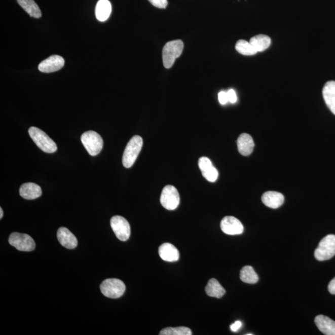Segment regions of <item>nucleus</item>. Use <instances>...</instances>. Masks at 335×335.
<instances>
[{
    "label": "nucleus",
    "instance_id": "f257e3e1",
    "mask_svg": "<svg viewBox=\"0 0 335 335\" xmlns=\"http://www.w3.org/2000/svg\"><path fill=\"white\" fill-rule=\"evenodd\" d=\"M29 134L41 150L48 154L54 153L57 151L56 143L42 130L38 127H30L29 129Z\"/></svg>",
    "mask_w": 335,
    "mask_h": 335
},
{
    "label": "nucleus",
    "instance_id": "f03ea898",
    "mask_svg": "<svg viewBox=\"0 0 335 335\" xmlns=\"http://www.w3.org/2000/svg\"><path fill=\"white\" fill-rule=\"evenodd\" d=\"M142 146L143 139L139 135H135L131 138L124 152L123 164L124 167L129 168L134 164Z\"/></svg>",
    "mask_w": 335,
    "mask_h": 335
},
{
    "label": "nucleus",
    "instance_id": "7ed1b4c3",
    "mask_svg": "<svg viewBox=\"0 0 335 335\" xmlns=\"http://www.w3.org/2000/svg\"><path fill=\"white\" fill-rule=\"evenodd\" d=\"M183 48L184 44L181 40L170 41L165 44L163 49L162 57L163 65L166 68L172 67L177 58L181 55Z\"/></svg>",
    "mask_w": 335,
    "mask_h": 335
},
{
    "label": "nucleus",
    "instance_id": "20e7f679",
    "mask_svg": "<svg viewBox=\"0 0 335 335\" xmlns=\"http://www.w3.org/2000/svg\"><path fill=\"white\" fill-rule=\"evenodd\" d=\"M335 255V235H328L320 241L315 251L314 256L318 261L330 259Z\"/></svg>",
    "mask_w": 335,
    "mask_h": 335
},
{
    "label": "nucleus",
    "instance_id": "39448f33",
    "mask_svg": "<svg viewBox=\"0 0 335 335\" xmlns=\"http://www.w3.org/2000/svg\"><path fill=\"white\" fill-rule=\"evenodd\" d=\"M81 141L86 150L91 156H96L100 153L103 147V140L98 133L90 131L82 134Z\"/></svg>",
    "mask_w": 335,
    "mask_h": 335
},
{
    "label": "nucleus",
    "instance_id": "423d86ee",
    "mask_svg": "<svg viewBox=\"0 0 335 335\" xmlns=\"http://www.w3.org/2000/svg\"><path fill=\"white\" fill-rule=\"evenodd\" d=\"M101 291L108 298L118 299L123 295L126 291L124 282L118 279H107L100 285Z\"/></svg>",
    "mask_w": 335,
    "mask_h": 335
},
{
    "label": "nucleus",
    "instance_id": "0eeeda50",
    "mask_svg": "<svg viewBox=\"0 0 335 335\" xmlns=\"http://www.w3.org/2000/svg\"><path fill=\"white\" fill-rule=\"evenodd\" d=\"M180 202L178 190L173 185H167L163 188L160 197V203L163 207L169 210L176 209Z\"/></svg>",
    "mask_w": 335,
    "mask_h": 335
},
{
    "label": "nucleus",
    "instance_id": "6e6552de",
    "mask_svg": "<svg viewBox=\"0 0 335 335\" xmlns=\"http://www.w3.org/2000/svg\"><path fill=\"white\" fill-rule=\"evenodd\" d=\"M9 243L18 250L22 251H32L35 248V243L32 238L29 235L14 232L10 235Z\"/></svg>",
    "mask_w": 335,
    "mask_h": 335
},
{
    "label": "nucleus",
    "instance_id": "1a4fd4ad",
    "mask_svg": "<svg viewBox=\"0 0 335 335\" xmlns=\"http://www.w3.org/2000/svg\"><path fill=\"white\" fill-rule=\"evenodd\" d=\"M110 226L119 240L126 242L129 239L131 227L125 218L120 215L114 216L110 219Z\"/></svg>",
    "mask_w": 335,
    "mask_h": 335
},
{
    "label": "nucleus",
    "instance_id": "9d476101",
    "mask_svg": "<svg viewBox=\"0 0 335 335\" xmlns=\"http://www.w3.org/2000/svg\"><path fill=\"white\" fill-rule=\"evenodd\" d=\"M220 228L224 233L230 235H240L244 231L242 222L232 216L224 217L221 221Z\"/></svg>",
    "mask_w": 335,
    "mask_h": 335
},
{
    "label": "nucleus",
    "instance_id": "9b49d317",
    "mask_svg": "<svg viewBox=\"0 0 335 335\" xmlns=\"http://www.w3.org/2000/svg\"><path fill=\"white\" fill-rule=\"evenodd\" d=\"M65 60L59 55H54L40 63L39 70L43 73H52L60 70L64 66Z\"/></svg>",
    "mask_w": 335,
    "mask_h": 335
},
{
    "label": "nucleus",
    "instance_id": "f8f14e48",
    "mask_svg": "<svg viewBox=\"0 0 335 335\" xmlns=\"http://www.w3.org/2000/svg\"><path fill=\"white\" fill-rule=\"evenodd\" d=\"M199 168L202 174L209 182H214L217 179L218 173L213 166L210 160L207 157H201L198 161Z\"/></svg>",
    "mask_w": 335,
    "mask_h": 335
},
{
    "label": "nucleus",
    "instance_id": "ddd939ff",
    "mask_svg": "<svg viewBox=\"0 0 335 335\" xmlns=\"http://www.w3.org/2000/svg\"><path fill=\"white\" fill-rule=\"evenodd\" d=\"M57 239L63 246L68 249L76 248L78 240L75 235L65 228H60L57 231Z\"/></svg>",
    "mask_w": 335,
    "mask_h": 335
},
{
    "label": "nucleus",
    "instance_id": "4468645a",
    "mask_svg": "<svg viewBox=\"0 0 335 335\" xmlns=\"http://www.w3.org/2000/svg\"><path fill=\"white\" fill-rule=\"evenodd\" d=\"M159 253L163 260L167 262H176L178 261L179 253L178 249L171 243H163L160 246Z\"/></svg>",
    "mask_w": 335,
    "mask_h": 335
},
{
    "label": "nucleus",
    "instance_id": "2eb2a0df",
    "mask_svg": "<svg viewBox=\"0 0 335 335\" xmlns=\"http://www.w3.org/2000/svg\"><path fill=\"white\" fill-rule=\"evenodd\" d=\"M19 194L22 198L27 200H32L40 198L42 195V190L38 184L33 182H26L21 185L19 189Z\"/></svg>",
    "mask_w": 335,
    "mask_h": 335
},
{
    "label": "nucleus",
    "instance_id": "dca6fc26",
    "mask_svg": "<svg viewBox=\"0 0 335 335\" xmlns=\"http://www.w3.org/2000/svg\"><path fill=\"white\" fill-rule=\"evenodd\" d=\"M263 203L271 209H278L284 203V197L281 193L276 192H268L263 195Z\"/></svg>",
    "mask_w": 335,
    "mask_h": 335
},
{
    "label": "nucleus",
    "instance_id": "f3484780",
    "mask_svg": "<svg viewBox=\"0 0 335 335\" xmlns=\"http://www.w3.org/2000/svg\"><path fill=\"white\" fill-rule=\"evenodd\" d=\"M238 150L243 156H248L253 151L254 143L251 135L243 133L237 140Z\"/></svg>",
    "mask_w": 335,
    "mask_h": 335
},
{
    "label": "nucleus",
    "instance_id": "a211bd4d",
    "mask_svg": "<svg viewBox=\"0 0 335 335\" xmlns=\"http://www.w3.org/2000/svg\"><path fill=\"white\" fill-rule=\"evenodd\" d=\"M315 325L323 334L335 335V322L325 315H318L315 318Z\"/></svg>",
    "mask_w": 335,
    "mask_h": 335
},
{
    "label": "nucleus",
    "instance_id": "6ab92c4d",
    "mask_svg": "<svg viewBox=\"0 0 335 335\" xmlns=\"http://www.w3.org/2000/svg\"><path fill=\"white\" fill-rule=\"evenodd\" d=\"M323 96L326 106L335 115V82L326 83L323 88Z\"/></svg>",
    "mask_w": 335,
    "mask_h": 335
},
{
    "label": "nucleus",
    "instance_id": "aec40b11",
    "mask_svg": "<svg viewBox=\"0 0 335 335\" xmlns=\"http://www.w3.org/2000/svg\"><path fill=\"white\" fill-rule=\"evenodd\" d=\"M111 11V4L109 0H99L95 9L97 19L101 22L106 21L109 18Z\"/></svg>",
    "mask_w": 335,
    "mask_h": 335
},
{
    "label": "nucleus",
    "instance_id": "412c9836",
    "mask_svg": "<svg viewBox=\"0 0 335 335\" xmlns=\"http://www.w3.org/2000/svg\"><path fill=\"white\" fill-rule=\"evenodd\" d=\"M206 292L210 297L220 299L226 293V290L219 282L214 278L210 279L206 287Z\"/></svg>",
    "mask_w": 335,
    "mask_h": 335
},
{
    "label": "nucleus",
    "instance_id": "4be33fe9",
    "mask_svg": "<svg viewBox=\"0 0 335 335\" xmlns=\"http://www.w3.org/2000/svg\"><path fill=\"white\" fill-rule=\"evenodd\" d=\"M250 43L257 52H264L271 45V40L269 36L259 34L251 38Z\"/></svg>",
    "mask_w": 335,
    "mask_h": 335
},
{
    "label": "nucleus",
    "instance_id": "5701e85b",
    "mask_svg": "<svg viewBox=\"0 0 335 335\" xmlns=\"http://www.w3.org/2000/svg\"><path fill=\"white\" fill-rule=\"evenodd\" d=\"M18 4L32 18H40L42 13L34 0H17Z\"/></svg>",
    "mask_w": 335,
    "mask_h": 335
},
{
    "label": "nucleus",
    "instance_id": "b1692460",
    "mask_svg": "<svg viewBox=\"0 0 335 335\" xmlns=\"http://www.w3.org/2000/svg\"><path fill=\"white\" fill-rule=\"evenodd\" d=\"M240 277L241 280L248 284H255L259 280L258 276L250 266H246L242 268Z\"/></svg>",
    "mask_w": 335,
    "mask_h": 335
},
{
    "label": "nucleus",
    "instance_id": "393cba45",
    "mask_svg": "<svg viewBox=\"0 0 335 335\" xmlns=\"http://www.w3.org/2000/svg\"><path fill=\"white\" fill-rule=\"evenodd\" d=\"M235 49L239 53L243 55H253L257 53L256 50L251 43L245 40L237 41L236 45H235Z\"/></svg>",
    "mask_w": 335,
    "mask_h": 335
},
{
    "label": "nucleus",
    "instance_id": "a878e982",
    "mask_svg": "<svg viewBox=\"0 0 335 335\" xmlns=\"http://www.w3.org/2000/svg\"><path fill=\"white\" fill-rule=\"evenodd\" d=\"M192 330L185 326L165 328L160 333V335H192Z\"/></svg>",
    "mask_w": 335,
    "mask_h": 335
},
{
    "label": "nucleus",
    "instance_id": "bb28decb",
    "mask_svg": "<svg viewBox=\"0 0 335 335\" xmlns=\"http://www.w3.org/2000/svg\"><path fill=\"white\" fill-rule=\"evenodd\" d=\"M154 7L159 8H166L168 5L167 0H148Z\"/></svg>",
    "mask_w": 335,
    "mask_h": 335
},
{
    "label": "nucleus",
    "instance_id": "cd10ccee",
    "mask_svg": "<svg viewBox=\"0 0 335 335\" xmlns=\"http://www.w3.org/2000/svg\"><path fill=\"white\" fill-rule=\"evenodd\" d=\"M218 101L221 104H226L229 102L228 93L226 91H220L218 95Z\"/></svg>",
    "mask_w": 335,
    "mask_h": 335
},
{
    "label": "nucleus",
    "instance_id": "c85d7f7f",
    "mask_svg": "<svg viewBox=\"0 0 335 335\" xmlns=\"http://www.w3.org/2000/svg\"><path fill=\"white\" fill-rule=\"evenodd\" d=\"M228 100L231 103H235L237 101V94L233 89L229 90L228 92Z\"/></svg>",
    "mask_w": 335,
    "mask_h": 335
},
{
    "label": "nucleus",
    "instance_id": "c756f323",
    "mask_svg": "<svg viewBox=\"0 0 335 335\" xmlns=\"http://www.w3.org/2000/svg\"><path fill=\"white\" fill-rule=\"evenodd\" d=\"M242 326V323L240 321H237L234 323L232 324L231 326V329L233 332H237L239 330V329Z\"/></svg>",
    "mask_w": 335,
    "mask_h": 335
},
{
    "label": "nucleus",
    "instance_id": "7c9ffc66",
    "mask_svg": "<svg viewBox=\"0 0 335 335\" xmlns=\"http://www.w3.org/2000/svg\"><path fill=\"white\" fill-rule=\"evenodd\" d=\"M328 289L329 293L331 294L335 295V278H334L329 282L328 286Z\"/></svg>",
    "mask_w": 335,
    "mask_h": 335
},
{
    "label": "nucleus",
    "instance_id": "2f4dec72",
    "mask_svg": "<svg viewBox=\"0 0 335 335\" xmlns=\"http://www.w3.org/2000/svg\"><path fill=\"white\" fill-rule=\"evenodd\" d=\"M3 216H4V211H3V209L1 207V208H0V218H2Z\"/></svg>",
    "mask_w": 335,
    "mask_h": 335
}]
</instances>
